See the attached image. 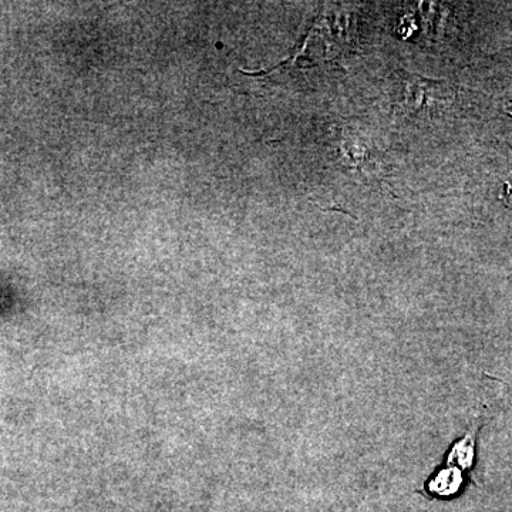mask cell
<instances>
[{
    "label": "cell",
    "instance_id": "obj_1",
    "mask_svg": "<svg viewBox=\"0 0 512 512\" xmlns=\"http://www.w3.org/2000/svg\"><path fill=\"white\" fill-rule=\"evenodd\" d=\"M400 86H402V92H400L402 100L399 106L406 107L409 113H421V111L431 113L436 110V104L446 100L443 84L431 82L423 77L403 73V76H400Z\"/></svg>",
    "mask_w": 512,
    "mask_h": 512
},
{
    "label": "cell",
    "instance_id": "obj_2",
    "mask_svg": "<svg viewBox=\"0 0 512 512\" xmlns=\"http://www.w3.org/2000/svg\"><path fill=\"white\" fill-rule=\"evenodd\" d=\"M460 484V473L457 470H444L434 478V481H431L430 487L434 493L450 495L456 493Z\"/></svg>",
    "mask_w": 512,
    "mask_h": 512
},
{
    "label": "cell",
    "instance_id": "obj_3",
    "mask_svg": "<svg viewBox=\"0 0 512 512\" xmlns=\"http://www.w3.org/2000/svg\"><path fill=\"white\" fill-rule=\"evenodd\" d=\"M505 187H507L504 192L505 202L512 208V180L511 183L505 184Z\"/></svg>",
    "mask_w": 512,
    "mask_h": 512
}]
</instances>
